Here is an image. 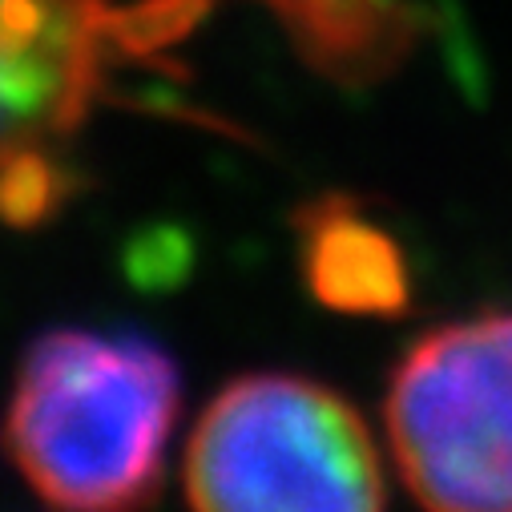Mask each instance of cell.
I'll return each instance as SVG.
<instances>
[{
    "label": "cell",
    "instance_id": "3",
    "mask_svg": "<svg viewBox=\"0 0 512 512\" xmlns=\"http://www.w3.org/2000/svg\"><path fill=\"white\" fill-rule=\"evenodd\" d=\"M363 416L303 375H242L206 404L186 448V500L210 512H371L388 500Z\"/></svg>",
    "mask_w": 512,
    "mask_h": 512
},
{
    "label": "cell",
    "instance_id": "5",
    "mask_svg": "<svg viewBox=\"0 0 512 512\" xmlns=\"http://www.w3.org/2000/svg\"><path fill=\"white\" fill-rule=\"evenodd\" d=\"M303 275L311 295L339 315H404L412 275L404 250L351 198H319L299 214Z\"/></svg>",
    "mask_w": 512,
    "mask_h": 512
},
{
    "label": "cell",
    "instance_id": "2",
    "mask_svg": "<svg viewBox=\"0 0 512 512\" xmlns=\"http://www.w3.org/2000/svg\"><path fill=\"white\" fill-rule=\"evenodd\" d=\"M198 17V0H0V226L45 222L109 77Z\"/></svg>",
    "mask_w": 512,
    "mask_h": 512
},
{
    "label": "cell",
    "instance_id": "4",
    "mask_svg": "<svg viewBox=\"0 0 512 512\" xmlns=\"http://www.w3.org/2000/svg\"><path fill=\"white\" fill-rule=\"evenodd\" d=\"M383 420L416 504L512 512V311L420 335L392 371Z\"/></svg>",
    "mask_w": 512,
    "mask_h": 512
},
{
    "label": "cell",
    "instance_id": "1",
    "mask_svg": "<svg viewBox=\"0 0 512 512\" xmlns=\"http://www.w3.org/2000/svg\"><path fill=\"white\" fill-rule=\"evenodd\" d=\"M178 371L138 335L57 327L21 359L5 448L57 508H138L158 496Z\"/></svg>",
    "mask_w": 512,
    "mask_h": 512
}]
</instances>
